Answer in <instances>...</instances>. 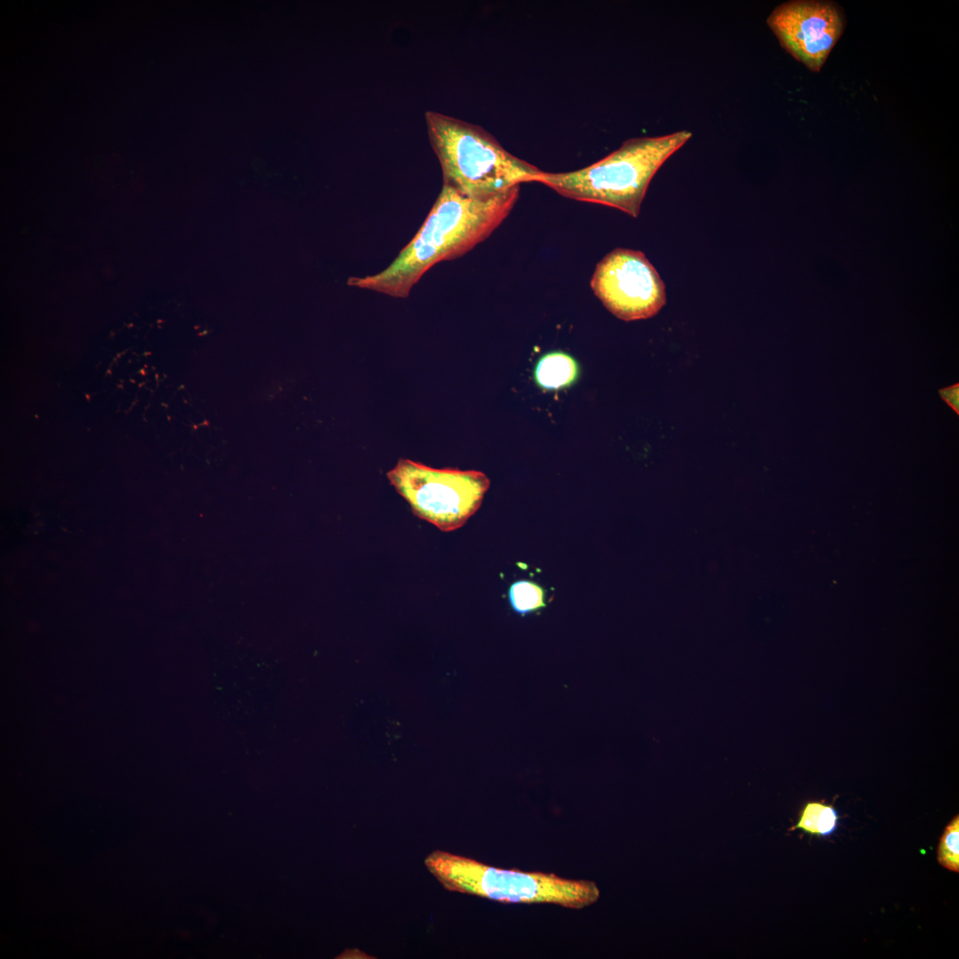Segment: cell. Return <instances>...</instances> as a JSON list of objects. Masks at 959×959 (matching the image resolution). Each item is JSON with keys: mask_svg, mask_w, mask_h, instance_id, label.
Returning <instances> with one entry per match:
<instances>
[{"mask_svg": "<svg viewBox=\"0 0 959 959\" xmlns=\"http://www.w3.org/2000/svg\"><path fill=\"white\" fill-rule=\"evenodd\" d=\"M519 191L516 186L476 197L443 184L426 219L397 258L383 271L352 277L348 284L392 297H408L433 266L464 256L489 237L514 208Z\"/></svg>", "mask_w": 959, "mask_h": 959, "instance_id": "6da1fadb", "label": "cell"}, {"mask_svg": "<svg viewBox=\"0 0 959 959\" xmlns=\"http://www.w3.org/2000/svg\"><path fill=\"white\" fill-rule=\"evenodd\" d=\"M691 137V131H679L630 139L589 166L568 172L543 171L535 182L566 198L613 207L637 218L653 177Z\"/></svg>", "mask_w": 959, "mask_h": 959, "instance_id": "7a4b0ae2", "label": "cell"}, {"mask_svg": "<svg viewBox=\"0 0 959 959\" xmlns=\"http://www.w3.org/2000/svg\"><path fill=\"white\" fill-rule=\"evenodd\" d=\"M425 122L443 184L464 194L494 195L535 182L543 172L508 152L480 126L432 111L426 112Z\"/></svg>", "mask_w": 959, "mask_h": 959, "instance_id": "3957f363", "label": "cell"}, {"mask_svg": "<svg viewBox=\"0 0 959 959\" xmlns=\"http://www.w3.org/2000/svg\"><path fill=\"white\" fill-rule=\"evenodd\" d=\"M427 869L450 892L476 895L503 903L553 904L583 909L600 896L597 884L552 873L494 868L443 851L425 859Z\"/></svg>", "mask_w": 959, "mask_h": 959, "instance_id": "277c9868", "label": "cell"}, {"mask_svg": "<svg viewBox=\"0 0 959 959\" xmlns=\"http://www.w3.org/2000/svg\"><path fill=\"white\" fill-rule=\"evenodd\" d=\"M387 478L416 517L443 532L463 527L480 507L490 485L478 471L435 469L408 459H400Z\"/></svg>", "mask_w": 959, "mask_h": 959, "instance_id": "5b68a950", "label": "cell"}, {"mask_svg": "<svg viewBox=\"0 0 959 959\" xmlns=\"http://www.w3.org/2000/svg\"><path fill=\"white\" fill-rule=\"evenodd\" d=\"M590 287L610 313L626 321L653 317L666 304L665 284L639 250L617 248L606 255Z\"/></svg>", "mask_w": 959, "mask_h": 959, "instance_id": "8992f818", "label": "cell"}, {"mask_svg": "<svg viewBox=\"0 0 959 959\" xmlns=\"http://www.w3.org/2000/svg\"><path fill=\"white\" fill-rule=\"evenodd\" d=\"M767 24L782 48L819 72L844 32V18L833 2L796 0L776 6Z\"/></svg>", "mask_w": 959, "mask_h": 959, "instance_id": "52a82bcc", "label": "cell"}, {"mask_svg": "<svg viewBox=\"0 0 959 959\" xmlns=\"http://www.w3.org/2000/svg\"><path fill=\"white\" fill-rule=\"evenodd\" d=\"M578 376L575 360L563 352H551L538 361L535 369L537 384L546 390H559L573 384Z\"/></svg>", "mask_w": 959, "mask_h": 959, "instance_id": "ba28073f", "label": "cell"}, {"mask_svg": "<svg viewBox=\"0 0 959 959\" xmlns=\"http://www.w3.org/2000/svg\"><path fill=\"white\" fill-rule=\"evenodd\" d=\"M837 812L831 804L812 801L804 804L797 824L789 830L801 829L811 835L830 836L837 826Z\"/></svg>", "mask_w": 959, "mask_h": 959, "instance_id": "9c48e42d", "label": "cell"}, {"mask_svg": "<svg viewBox=\"0 0 959 959\" xmlns=\"http://www.w3.org/2000/svg\"><path fill=\"white\" fill-rule=\"evenodd\" d=\"M508 597L513 611L521 615L536 612L546 606L543 589L527 580L512 583Z\"/></svg>", "mask_w": 959, "mask_h": 959, "instance_id": "30bf717a", "label": "cell"}, {"mask_svg": "<svg viewBox=\"0 0 959 959\" xmlns=\"http://www.w3.org/2000/svg\"><path fill=\"white\" fill-rule=\"evenodd\" d=\"M959 816L956 815L946 827L938 847L939 863L947 869L959 871Z\"/></svg>", "mask_w": 959, "mask_h": 959, "instance_id": "8fae6325", "label": "cell"}, {"mask_svg": "<svg viewBox=\"0 0 959 959\" xmlns=\"http://www.w3.org/2000/svg\"><path fill=\"white\" fill-rule=\"evenodd\" d=\"M940 399L959 416V383L938 390Z\"/></svg>", "mask_w": 959, "mask_h": 959, "instance_id": "7c38bea8", "label": "cell"}]
</instances>
